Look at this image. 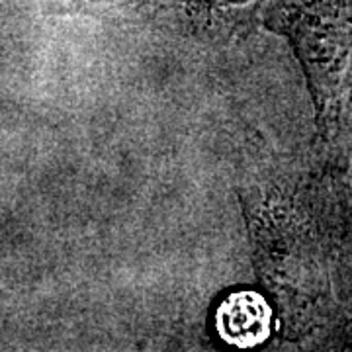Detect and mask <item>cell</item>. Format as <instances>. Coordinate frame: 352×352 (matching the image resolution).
<instances>
[{"label": "cell", "mask_w": 352, "mask_h": 352, "mask_svg": "<svg viewBox=\"0 0 352 352\" xmlns=\"http://www.w3.org/2000/svg\"><path fill=\"white\" fill-rule=\"evenodd\" d=\"M270 307L256 292L231 294L219 305L215 325L221 339L233 346H256L270 333Z\"/></svg>", "instance_id": "cell-1"}]
</instances>
